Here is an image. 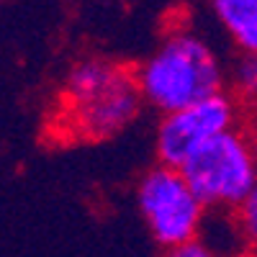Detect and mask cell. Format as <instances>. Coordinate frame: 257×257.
<instances>
[{
	"instance_id": "obj_1",
	"label": "cell",
	"mask_w": 257,
	"mask_h": 257,
	"mask_svg": "<svg viewBox=\"0 0 257 257\" xmlns=\"http://www.w3.org/2000/svg\"><path fill=\"white\" fill-rule=\"evenodd\" d=\"M142 103L137 70L111 59H80L59 90L54 128L62 139L103 142L121 134Z\"/></svg>"
},
{
	"instance_id": "obj_2",
	"label": "cell",
	"mask_w": 257,
	"mask_h": 257,
	"mask_svg": "<svg viewBox=\"0 0 257 257\" xmlns=\"http://www.w3.org/2000/svg\"><path fill=\"white\" fill-rule=\"evenodd\" d=\"M144 103L170 113L224 90V70L206 41L190 31H175L139 67Z\"/></svg>"
},
{
	"instance_id": "obj_3",
	"label": "cell",
	"mask_w": 257,
	"mask_h": 257,
	"mask_svg": "<svg viewBox=\"0 0 257 257\" xmlns=\"http://www.w3.org/2000/svg\"><path fill=\"white\" fill-rule=\"evenodd\" d=\"M206 208L237 211L257 185V152L237 126L213 137L180 167Z\"/></svg>"
},
{
	"instance_id": "obj_4",
	"label": "cell",
	"mask_w": 257,
	"mask_h": 257,
	"mask_svg": "<svg viewBox=\"0 0 257 257\" xmlns=\"http://www.w3.org/2000/svg\"><path fill=\"white\" fill-rule=\"evenodd\" d=\"M137 206L147 231L167 252H175L188 239L198 237L206 216V203L193 190L183 170L165 162L142 175L137 185Z\"/></svg>"
},
{
	"instance_id": "obj_5",
	"label": "cell",
	"mask_w": 257,
	"mask_h": 257,
	"mask_svg": "<svg viewBox=\"0 0 257 257\" xmlns=\"http://www.w3.org/2000/svg\"><path fill=\"white\" fill-rule=\"evenodd\" d=\"M237 100L224 90L188 103L178 111L165 113L157 128V157L165 165L183 167L213 137L237 126Z\"/></svg>"
},
{
	"instance_id": "obj_6",
	"label": "cell",
	"mask_w": 257,
	"mask_h": 257,
	"mask_svg": "<svg viewBox=\"0 0 257 257\" xmlns=\"http://www.w3.org/2000/svg\"><path fill=\"white\" fill-rule=\"evenodd\" d=\"M208 6L242 54H257V0H208Z\"/></svg>"
},
{
	"instance_id": "obj_7",
	"label": "cell",
	"mask_w": 257,
	"mask_h": 257,
	"mask_svg": "<svg viewBox=\"0 0 257 257\" xmlns=\"http://www.w3.org/2000/svg\"><path fill=\"white\" fill-rule=\"evenodd\" d=\"M234 221H237V231H239L242 244L249 252L257 254V185L242 201V206L234 211Z\"/></svg>"
},
{
	"instance_id": "obj_8",
	"label": "cell",
	"mask_w": 257,
	"mask_h": 257,
	"mask_svg": "<svg viewBox=\"0 0 257 257\" xmlns=\"http://www.w3.org/2000/svg\"><path fill=\"white\" fill-rule=\"evenodd\" d=\"M234 90H237L239 98L257 103V54L244 52V57L237 62L234 67Z\"/></svg>"
},
{
	"instance_id": "obj_9",
	"label": "cell",
	"mask_w": 257,
	"mask_h": 257,
	"mask_svg": "<svg viewBox=\"0 0 257 257\" xmlns=\"http://www.w3.org/2000/svg\"><path fill=\"white\" fill-rule=\"evenodd\" d=\"M173 254H178V257H208V254H211V249L206 247V242H203V239L193 237V239H188L185 244H180Z\"/></svg>"
},
{
	"instance_id": "obj_10",
	"label": "cell",
	"mask_w": 257,
	"mask_h": 257,
	"mask_svg": "<svg viewBox=\"0 0 257 257\" xmlns=\"http://www.w3.org/2000/svg\"><path fill=\"white\" fill-rule=\"evenodd\" d=\"M247 137H249V142H252V147H254V152H257V103H254V108H252V113H249V118H247Z\"/></svg>"
}]
</instances>
